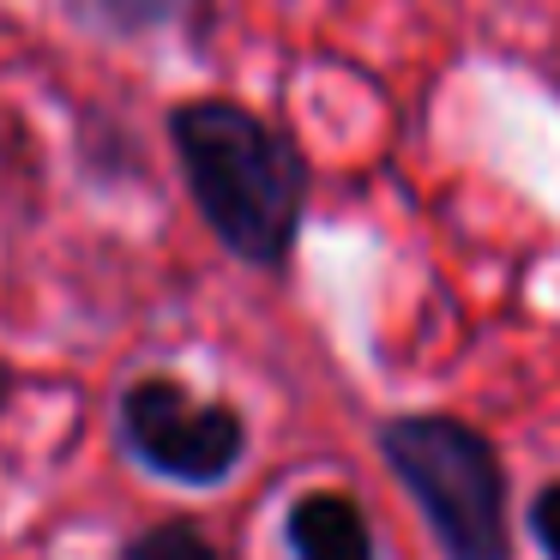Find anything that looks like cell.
Segmentation results:
<instances>
[{"label":"cell","instance_id":"1","mask_svg":"<svg viewBox=\"0 0 560 560\" xmlns=\"http://www.w3.org/2000/svg\"><path fill=\"white\" fill-rule=\"evenodd\" d=\"M170 145L187 194L223 247L278 271L295 254L307 211V163L266 115L235 97H194L170 109Z\"/></svg>","mask_w":560,"mask_h":560},{"label":"cell","instance_id":"2","mask_svg":"<svg viewBox=\"0 0 560 560\" xmlns=\"http://www.w3.org/2000/svg\"><path fill=\"white\" fill-rule=\"evenodd\" d=\"M380 458L392 464L422 518L434 524L446 560H512L506 470L470 422L452 416H392L380 428Z\"/></svg>","mask_w":560,"mask_h":560},{"label":"cell","instance_id":"3","mask_svg":"<svg viewBox=\"0 0 560 560\" xmlns=\"http://www.w3.org/2000/svg\"><path fill=\"white\" fill-rule=\"evenodd\" d=\"M121 440L139 464L187 488H218L247 452V422L218 398H194L182 380L151 374L121 392Z\"/></svg>","mask_w":560,"mask_h":560},{"label":"cell","instance_id":"4","mask_svg":"<svg viewBox=\"0 0 560 560\" xmlns=\"http://www.w3.org/2000/svg\"><path fill=\"white\" fill-rule=\"evenodd\" d=\"M295 560H374V530H368L362 506L338 488H314L290 506L283 518Z\"/></svg>","mask_w":560,"mask_h":560},{"label":"cell","instance_id":"5","mask_svg":"<svg viewBox=\"0 0 560 560\" xmlns=\"http://www.w3.org/2000/svg\"><path fill=\"white\" fill-rule=\"evenodd\" d=\"M61 13L73 19L79 31H97V37H158L170 25L206 31L211 0H61Z\"/></svg>","mask_w":560,"mask_h":560},{"label":"cell","instance_id":"6","mask_svg":"<svg viewBox=\"0 0 560 560\" xmlns=\"http://www.w3.org/2000/svg\"><path fill=\"white\" fill-rule=\"evenodd\" d=\"M121 560H223V555L194 530V524L175 518V524H151V530H139Z\"/></svg>","mask_w":560,"mask_h":560},{"label":"cell","instance_id":"7","mask_svg":"<svg viewBox=\"0 0 560 560\" xmlns=\"http://www.w3.org/2000/svg\"><path fill=\"white\" fill-rule=\"evenodd\" d=\"M530 536L542 542L548 560H560V482H548L542 494L530 500Z\"/></svg>","mask_w":560,"mask_h":560},{"label":"cell","instance_id":"8","mask_svg":"<svg viewBox=\"0 0 560 560\" xmlns=\"http://www.w3.org/2000/svg\"><path fill=\"white\" fill-rule=\"evenodd\" d=\"M7 386H13V380H7V368H0V410H7Z\"/></svg>","mask_w":560,"mask_h":560}]
</instances>
